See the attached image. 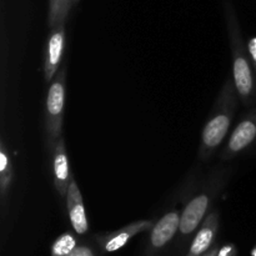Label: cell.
<instances>
[{"label": "cell", "mask_w": 256, "mask_h": 256, "mask_svg": "<svg viewBox=\"0 0 256 256\" xmlns=\"http://www.w3.org/2000/svg\"><path fill=\"white\" fill-rule=\"evenodd\" d=\"M218 230H219V215L216 212H212L208 215L200 230L195 235L188 256H202L205 254L212 246Z\"/></svg>", "instance_id": "obj_11"}, {"label": "cell", "mask_w": 256, "mask_h": 256, "mask_svg": "<svg viewBox=\"0 0 256 256\" xmlns=\"http://www.w3.org/2000/svg\"><path fill=\"white\" fill-rule=\"evenodd\" d=\"M180 216L178 210H170L165 212L152 228L150 234V245L154 249H162L174 238L180 229Z\"/></svg>", "instance_id": "obj_9"}, {"label": "cell", "mask_w": 256, "mask_h": 256, "mask_svg": "<svg viewBox=\"0 0 256 256\" xmlns=\"http://www.w3.org/2000/svg\"><path fill=\"white\" fill-rule=\"evenodd\" d=\"M252 256H256V245L254 246V249H252Z\"/></svg>", "instance_id": "obj_19"}, {"label": "cell", "mask_w": 256, "mask_h": 256, "mask_svg": "<svg viewBox=\"0 0 256 256\" xmlns=\"http://www.w3.org/2000/svg\"><path fill=\"white\" fill-rule=\"evenodd\" d=\"M256 142V109L250 110L234 128L222 152L224 162L244 154Z\"/></svg>", "instance_id": "obj_5"}, {"label": "cell", "mask_w": 256, "mask_h": 256, "mask_svg": "<svg viewBox=\"0 0 256 256\" xmlns=\"http://www.w3.org/2000/svg\"><path fill=\"white\" fill-rule=\"evenodd\" d=\"M218 252H219L218 249H212V250H210L209 252H206L204 256H218Z\"/></svg>", "instance_id": "obj_18"}, {"label": "cell", "mask_w": 256, "mask_h": 256, "mask_svg": "<svg viewBox=\"0 0 256 256\" xmlns=\"http://www.w3.org/2000/svg\"><path fill=\"white\" fill-rule=\"evenodd\" d=\"M224 15L228 34H229L230 50H232V80L239 99L245 106H250L256 100L255 70L242 38L236 12L230 0H224Z\"/></svg>", "instance_id": "obj_1"}, {"label": "cell", "mask_w": 256, "mask_h": 256, "mask_svg": "<svg viewBox=\"0 0 256 256\" xmlns=\"http://www.w3.org/2000/svg\"><path fill=\"white\" fill-rule=\"evenodd\" d=\"M50 154H52V175L55 190L60 198H65L72 174L69 168L64 138L60 136L56 140Z\"/></svg>", "instance_id": "obj_7"}, {"label": "cell", "mask_w": 256, "mask_h": 256, "mask_svg": "<svg viewBox=\"0 0 256 256\" xmlns=\"http://www.w3.org/2000/svg\"><path fill=\"white\" fill-rule=\"evenodd\" d=\"M68 256H94V252L88 246H76Z\"/></svg>", "instance_id": "obj_16"}, {"label": "cell", "mask_w": 256, "mask_h": 256, "mask_svg": "<svg viewBox=\"0 0 256 256\" xmlns=\"http://www.w3.org/2000/svg\"><path fill=\"white\" fill-rule=\"evenodd\" d=\"M45 104V145L52 152L56 140L62 136L64 120L66 66H62L54 79L49 82Z\"/></svg>", "instance_id": "obj_4"}, {"label": "cell", "mask_w": 256, "mask_h": 256, "mask_svg": "<svg viewBox=\"0 0 256 256\" xmlns=\"http://www.w3.org/2000/svg\"><path fill=\"white\" fill-rule=\"evenodd\" d=\"M80 2V0H76V2Z\"/></svg>", "instance_id": "obj_20"}, {"label": "cell", "mask_w": 256, "mask_h": 256, "mask_svg": "<svg viewBox=\"0 0 256 256\" xmlns=\"http://www.w3.org/2000/svg\"><path fill=\"white\" fill-rule=\"evenodd\" d=\"M65 49V22L50 28L44 59L45 82H50L60 69Z\"/></svg>", "instance_id": "obj_6"}, {"label": "cell", "mask_w": 256, "mask_h": 256, "mask_svg": "<svg viewBox=\"0 0 256 256\" xmlns=\"http://www.w3.org/2000/svg\"><path fill=\"white\" fill-rule=\"evenodd\" d=\"M12 178H14V168H12V156L8 152L5 142H0V196L4 202L8 196L10 186L12 184Z\"/></svg>", "instance_id": "obj_12"}, {"label": "cell", "mask_w": 256, "mask_h": 256, "mask_svg": "<svg viewBox=\"0 0 256 256\" xmlns=\"http://www.w3.org/2000/svg\"><path fill=\"white\" fill-rule=\"evenodd\" d=\"M236 255V249L234 245H225L218 252V256H235Z\"/></svg>", "instance_id": "obj_17"}, {"label": "cell", "mask_w": 256, "mask_h": 256, "mask_svg": "<svg viewBox=\"0 0 256 256\" xmlns=\"http://www.w3.org/2000/svg\"><path fill=\"white\" fill-rule=\"evenodd\" d=\"M76 0H49V12H48V26L52 28L62 22H66L68 15Z\"/></svg>", "instance_id": "obj_13"}, {"label": "cell", "mask_w": 256, "mask_h": 256, "mask_svg": "<svg viewBox=\"0 0 256 256\" xmlns=\"http://www.w3.org/2000/svg\"><path fill=\"white\" fill-rule=\"evenodd\" d=\"M246 46H248V52H249V55H250V60H252V68H254L256 72V35L248 40Z\"/></svg>", "instance_id": "obj_15"}, {"label": "cell", "mask_w": 256, "mask_h": 256, "mask_svg": "<svg viewBox=\"0 0 256 256\" xmlns=\"http://www.w3.org/2000/svg\"><path fill=\"white\" fill-rule=\"evenodd\" d=\"M65 199H66L68 215H69V220L72 222V229L75 230L76 234L84 235L89 229V222H88L82 192H80V188L78 186L72 175V179H70Z\"/></svg>", "instance_id": "obj_8"}, {"label": "cell", "mask_w": 256, "mask_h": 256, "mask_svg": "<svg viewBox=\"0 0 256 256\" xmlns=\"http://www.w3.org/2000/svg\"><path fill=\"white\" fill-rule=\"evenodd\" d=\"M229 179L228 172H218L210 176V179L200 188L199 192L192 195L186 202L180 216V232L182 235H190L199 228L204 218L206 216L214 200L219 196L220 192Z\"/></svg>", "instance_id": "obj_3"}, {"label": "cell", "mask_w": 256, "mask_h": 256, "mask_svg": "<svg viewBox=\"0 0 256 256\" xmlns=\"http://www.w3.org/2000/svg\"><path fill=\"white\" fill-rule=\"evenodd\" d=\"M238 99L239 95L234 80L229 78L222 85L212 106V114L202 132L199 146V158L202 162L210 160L229 134L235 116Z\"/></svg>", "instance_id": "obj_2"}, {"label": "cell", "mask_w": 256, "mask_h": 256, "mask_svg": "<svg viewBox=\"0 0 256 256\" xmlns=\"http://www.w3.org/2000/svg\"><path fill=\"white\" fill-rule=\"evenodd\" d=\"M76 248V240L69 232L60 235L52 244V256H68Z\"/></svg>", "instance_id": "obj_14"}, {"label": "cell", "mask_w": 256, "mask_h": 256, "mask_svg": "<svg viewBox=\"0 0 256 256\" xmlns=\"http://www.w3.org/2000/svg\"><path fill=\"white\" fill-rule=\"evenodd\" d=\"M152 225L154 224L150 220H140V222H132V224L122 228L120 230L109 232L106 235H102V238H99V242L102 244V248H104L105 252H116V250L122 249L124 245H126V242L132 238H134L135 235L152 229Z\"/></svg>", "instance_id": "obj_10"}]
</instances>
